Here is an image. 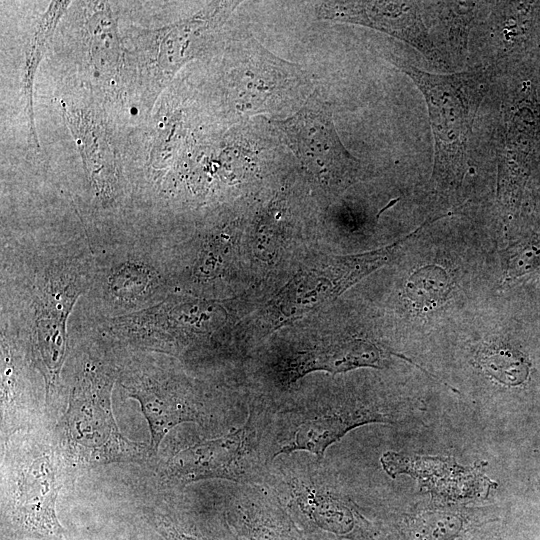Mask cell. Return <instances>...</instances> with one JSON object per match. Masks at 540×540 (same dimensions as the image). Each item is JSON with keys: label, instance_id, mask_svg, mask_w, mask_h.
I'll return each mask as SVG.
<instances>
[{"label": "cell", "instance_id": "obj_4", "mask_svg": "<svg viewBox=\"0 0 540 540\" xmlns=\"http://www.w3.org/2000/svg\"><path fill=\"white\" fill-rule=\"evenodd\" d=\"M275 124L296 157L316 177L346 184L360 173V161L347 151L337 134L329 103L318 96Z\"/></svg>", "mask_w": 540, "mask_h": 540}, {"label": "cell", "instance_id": "obj_1", "mask_svg": "<svg viewBox=\"0 0 540 540\" xmlns=\"http://www.w3.org/2000/svg\"><path fill=\"white\" fill-rule=\"evenodd\" d=\"M390 61L425 98L434 139L432 181L439 194H453L466 174L474 120L496 68L434 74L394 56Z\"/></svg>", "mask_w": 540, "mask_h": 540}, {"label": "cell", "instance_id": "obj_7", "mask_svg": "<svg viewBox=\"0 0 540 540\" xmlns=\"http://www.w3.org/2000/svg\"><path fill=\"white\" fill-rule=\"evenodd\" d=\"M386 415L348 404H321L290 413L275 455L306 451L322 459L326 449L351 429L371 422L387 421Z\"/></svg>", "mask_w": 540, "mask_h": 540}, {"label": "cell", "instance_id": "obj_3", "mask_svg": "<svg viewBox=\"0 0 540 540\" xmlns=\"http://www.w3.org/2000/svg\"><path fill=\"white\" fill-rule=\"evenodd\" d=\"M109 369L87 362L74 384L61 427L69 454L85 465L141 459L145 447L125 438L114 420Z\"/></svg>", "mask_w": 540, "mask_h": 540}, {"label": "cell", "instance_id": "obj_17", "mask_svg": "<svg viewBox=\"0 0 540 540\" xmlns=\"http://www.w3.org/2000/svg\"><path fill=\"white\" fill-rule=\"evenodd\" d=\"M465 524L456 512L446 510L426 511L406 522L407 540H454Z\"/></svg>", "mask_w": 540, "mask_h": 540}, {"label": "cell", "instance_id": "obj_12", "mask_svg": "<svg viewBox=\"0 0 540 540\" xmlns=\"http://www.w3.org/2000/svg\"><path fill=\"white\" fill-rule=\"evenodd\" d=\"M77 298V291L51 286L42 295L36 320L35 354L44 377L58 379L66 352V318Z\"/></svg>", "mask_w": 540, "mask_h": 540}, {"label": "cell", "instance_id": "obj_2", "mask_svg": "<svg viewBox=\"0 0 540 540\" xmlns=\"http://www.w3.org/2000/svg\"><path fill=\"white\" fill-rule=\"evenodd\" d=\"M271 417L251 411L242 426L181 449L165 463L164 479L180 486L205 479L258 485L267 476V462L275 454L274 442L266 439Z\"/></svg>", "mask_w": 540, "mask_h": 540}, {"label": "cell", "instance_id": "obj_9", "mask_svg": "<svg viewBox=\"0 0 540 540\" xmlns=\"http://www.w3.org/2000/svg\"><path fill=\"white\" fill-rule=\"evenodd\" d=\"M122 386L129 397L140 403L149 425L153 453H157L162 439L179 423L205 420L206 413L196 400L157 375H137Z\"/></svg>", "mask_w": 540, "mask_h": 540}, {"label": "cell", "instance_id": "obj_13", "mask_svg": "<svg viewBox=\"0 0 540 540\" xmlns=\"http://www.w3.org/2000/svg\"><path fill=\"white\" fill-rule=\"evenodd\" d=\"M381 357L380 349L368 341L341 340L293 354L285 362L282 378L292 383L315 370L339 373L363 366L377 367Z\"/></svg>", "mask_w": 540, "mask_h": 540}, {"label": "cell", "instance_id": "obj_6", "mask_svg": "<svg viewBox=\"0 0 540 540\" xmlns=\"http://www.w3.org/2000/svg\"><path fill=\"white\" fill-rule=\"evenodd\" d=\"M58 469L53 455L42 452L21 465L14 476L10 514L21 531L48 540L62 534L55 512L61 488Z\"/></svg>", "mask_w": 540, "mask_h": 540}, {"label": "cell", "instance_id": "obj_11", "mask_svg": "<svg viewBox=\"0 0 540 540\" xmlns=\"http://www.w3.org/2000/svg\"><path fill=\"white\" fill-rule=\"evenodd\" d=\"M285 478L281 494H286L290 503L310 520L336 534H347L354 529L358 515L349 502L327 487L317 474L290 472Z\"/></svg>", "mask_w": 540, "mask_h": 540}, {"label": "cell", "instance_id": "obj_21", "mask_svg": "<svg viewBox=\"0 0 540 540\" xmlns=\"http://www.w3.org/2000/svg\"><path fill=\"white\" fill-rule=\"evenodd\" d=\"M165 529L172 540H203L194 535L187 534L186 532L178 529L176 526L171 524L166 525Z\"/></svg>", "mask_w": 540, "mask_h": 540}, {"label": "cell", "instance_id": "obj_19", "mask_svg": "<svg viewBox=\"0 0 540 540\" xmlns=\"http://www.w3.org/2000/svg\"><path fill=\"white\" fill-rule=\"evenodd\" d=\"M148 269L134 264L122 266L111 278L112 290L120 297L132 298L143 292L150 282Z\"/></svg>", "mask_w": 540, "mask_h": 540}, {"label": "cell", "instance_id": "obj_8", "mask_svg": "<svg viewBox=\"0 0 540 540\" xmlns=\"http://www.w3.org/2000/svg\"><path fill=\"white\" fill-rule=\"evenodd\" d=\"M228 5L222 3L191 18L142 35L145 66L156 84L163 85L189 60L196 58L215 27L222 23Z\"/></svg>", "mask_w": 540, "mask_h": 540}, {"label": "cell", "instance_id": "obj_20", "mask_svg": "<svg viewBox=\"0 0 540 540\" xmlns=\"http://www.w3.org/2000/svg\"><path fill=\"white\" fill-rule=\"evenodd\" d=\"M508 263V276L517 277L540 267V234L530 236L512 252Z\"/></svg>", "mask_w": 540, "mask_h": 540}, {"label": "cell", "instance_id": "obj_10", "mask_svg": "<svg viewBox=\"0 0 540 540\" xmlns=\"http://www.w3.org/2000/svg\"><path fill=\"white\" fill-rule=\"evenodd\" d=\"M62 110L92 187L102 199L108 198L117 188V163L101 119L91 109L63 103Z\"/></svg>", "mask_w": 540, "mask_h": 540}, {"label": "cell", "instance_id": "obj_16", "mask_svg": "<svg viewBox=\"0 0 540 540\" xmlns=\"http://www.w3.org/2000/svg\"><path fill=\"white\" fill-rule=\"evenodd\" d=\"M451 290L447 272L439 266L428 265L416 270L407 280L406 296L416 310H433L446 301Z\"/></svg>", "mask_w": 540, "mask_h": 540}, {"label": "cell", "instance_id": "obj_5", "mask_svg": "<svg viewBox=\"0 0 540 540\" xmlns=\"http://www.w3.org/2000/svg\"><path fill=\"white\" fill-rule=\"evenodd\" d=\"M423 6L417 1H334L319 5L318 13L325 19L380 30L413 46L433 64L446 66L424 22Z\"/></svg>", "mask_w": 540, "mask_h": 540}, {"label": "cell", "instance_id": "obj_22", "mask_svg": "<svg viewBox=\"0 0 540 540\" xmlns=\"http://www.w3.org/2000/svg\"><path fill=\"white\" fill-rule=\"evenodd\" d=\"M538 198H540V188H539V191H538Z\"/></svg>", "mask_w": 540, "mask_h": 540}, {"label": "cell", "instance_id": "obj_18", "mask_svg": "<svg viewBox=\"0 0 540 540\" xmlns=\"http://www.w3.org/2000/svg\"><path fill=\"white\" fill-rule=\"evenodd\" d=\"M479 361L487 374L505 385H519L529 374L530 365L527 358L511 348L488 349L481 355Z\"/></svg>", "mask_w": 540, "mask_h": 540}, {"label": "cell", "instance_id": "obj_15", "mask_svg": "<svg viewBox=\"0 0 540 540\" xmlns=\"http://www.w3.org/2000/svg\"><path fill=\"white\" fill-rule=\"evenodd\" d=\"M70 1H52L44 14L37 21L36 27L29 36L24 50V66L22 73L21 97L28 120L29 138L39 149V141L34 120L33 91L37 69L47 50L49 41L54 34Z\"/></svg>", "mask_w": 540, "mask_h": 540}, {"label": "cell", "instance_id": "obj_14", "mask_svg": "<svg viewBox=\"0 0 540 540\" xmlns=\"http://www.w3.org/2000/svg\"><path fill=\"white\" fill-rule=\"evenodd\" d=\"M84 43L89 64L96 77L108 81L120 71L122 50L117 20L106 2H87Z\"/></svg>", "mask_w": 540, "mask_h": 540}]
</instances>
